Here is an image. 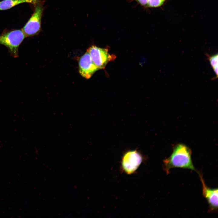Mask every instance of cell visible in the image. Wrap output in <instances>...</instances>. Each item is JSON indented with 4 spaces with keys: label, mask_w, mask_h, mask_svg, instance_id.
Returning <instances> with one entry per match:
<instances>
[{
    "label": "cell",
    "mask_w": 218,
    "mask_h": 218,
    "mask_svg": "<svg viewBox=\"0 0 218 218\" xmlns=\"http://www.w3.org/2000/svg\"><path fill=\"white\" fill-rule=\"evenodd\" d=\"M95 65L100 69H104L107 63L116 58L114 54H110L107 48L92 45L87 50Z\"/></svg>",
    "instance_id": "4"
},
{
    "label": "cell",
    "mask_w": 218,
    "mask_h": 218,
    "mask_svg": "<svg viewBox=\"0 0 218 218\" xmlns=\"http://www.w3.org/2000/svg\"><path fill=\"white\" fill-rule=\"evenodd\" d=\"M38 2L37 0H3L0 1V11L8 10L23 3L35 4Z\"/></svg>",
    "instance_id": "8"
},
{
    "label": "cell",
    "mask_w": 218,
    "mask_h": 218,
    "mask_svg": "<svg viewBox=\"0 0 218 218\" xmlns=\"http://www.w3.org/2000/svg\"><path fill=\"white\" fill-rule=\"evenodd\" d=\"M34 12L22 30L26 37L38 34L41 30V20L44 7L40 2L36 4Z\"/></svg>",
    "instance_id": "3"
},
{
    "label": "cell",
    "mask_w": 218,
    "mask_h": 218,
    "mask_svg": "<svg viewBox=\"0 0 218 218\" xmlns=\"http://www.w3.org/2000/svg\"><path fill=\"white\" fill-rule=\"evenodd\" d=\"M25 37L22 30L5 31L0 35V45L6 46L11 55L17 58L19 47Z\"/></svg>",
    "instance_id": "2"
},
{
    "label": "cell",
    "mask_w": 218,
    "mask_h": 218,
    "mask_svg": "<svg viewBox=\"0 0 218 218\" xmlns=\"http://www.w3.org/2000/svg\"><path fill=\"white\" fill-rule=\"evenodd\" d=\"M198 173L202 185L203 194L208 204L209 212H215L218 210V189H211L208 187L205 184L202 175L199 172Z\"/></svg>",
    "instance_id": "7"
},
{
    "label": "cell",
    "mask_w": 218,
    "mask_h": 218,
    "mask_svg": "<svg viewBox=\"0 0 218 218\" xmlns=\"http://www.w3.org/2000/svg\"><path fill=\"white\" fill-rule=\"evenodd\" d=\"M78 64L80 74L87 79L90 78L96 71L99 69L93 62L87 51L81 57Z\"/></svg>",
    "instance_id": "6"
},
{
    "label": "cell",
    "mask_w": 218,
    "mask_h": 218,
    "mask_svg": "<svg viewBox=\"0 0 218 218\" xmlns=\"http://www.w3.org/2000/svg\"><path fill=\"white\" fill-rule=\"evenodd\" d=\"M142 161V157L136 150H129L124 155L122 161L123 170L128 174H131L137 169Z\"/></svg>",
    "instance_id": "5"
},
{
    "label": "cell",
    "mask_w": 218,
    "mask_h": 218,
    "mask_svg": "<svg viewBox=\"0 0 218 218\" xmlns=\"http://www.w3.org/2000/svg\"><path fill=\"white\" fill-rule=\"evenodd\" d=\"M163 167L167 174L174 168L189 169L198 172L193 164L191 150L182 144L176 146L170 156L164 160Z\"/></svg>",
    "instance_id": "1"
},
{
    "label": "cell",
    "mask_w": 218,
    "mask_h": 218,
    "mask_svg": "<svg viewBox=\"0 0 218 218\" xmlns=\"http://www.w3.org/2000/svg\"><path fill=\"white\" fill-rule=\"evenodd\" d=\"M207 58L213 69L218 67V55L217 54L214 55L210 56L206 54Z\"/></svg>",
    "instance_id": "10"
},
{
    "label": "cell",
    "mask_w": 218,
    "mask_h": 218,
    "mask_svg": "<svg viewBox=\"0 0 218 218\" xmlns=\"http://www.w3.org/2000/svg\"><path fill=\"white\" fill-rule=\"evenodd\" d=\"M141 5L147 7H157L161 5L166 0H134Z\"/></svg>",
    "instance_id": "9"
}]
</instances>
